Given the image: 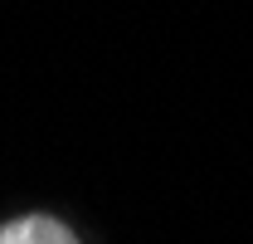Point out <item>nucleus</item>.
<instances>
[{
  "mask_svg": "<svg viewBox=\"0 0 253 244\" xmlns=\"http://www.w3.org/2000/svg\"><path fill=\"white\" fill-rule=\"evenodd\" d=\"M0 244H83L59 215H15L0 225Z\"/></svg>",
  "mask_w": 253,
  "mask_h": 244,
  "instance_id": "f257e3e1",
  "label": "nucleus"
}]
</instances>
